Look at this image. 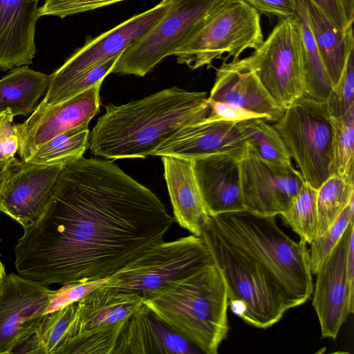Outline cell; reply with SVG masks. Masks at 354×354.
<instances>
[{"mask_svg": "<svg viewBox=\"0 0 354 354\" xmlns=\"http://www.w3.org/2000/svg\"><path fill=\"white\" fill-rule=\"evenodd\" d=\"M160 157L175 221L192 234L200 236L210 216L194 175L193 160L174 156Z\"/></svg>", "mask_w": 354, "mask_h": 354, "instance_id": "obj_22", "label": "cell"}, {"mask_svg": "<svg viewBox=\"0 0 354 354\" xmlns=\"http://www.w3.org/2000/svg\"><path fill=\"white\" fill-rule=\"evenodd\" d=\"M104 107L88 147L93 154L113 160L145 158L180 129L205 120L210 111L205 92L176 86Z\"/></svg>", "mask_w": 354, "mask_h": 354, "instance_id": "obj_2", "label": "cell"}, {"mask_svg": "<svg viewBox=\"0 0 354 354\" xmlns=\"http://www.w3.org/2000/svg\"><path fill=\"white\" fill-rule=\"evenodd\" d=\"M64 165H44L15 158L8 167L0 192V212L23 228L41 218Z\"/></svg>", "mask_w": 354, "mask_h": 354, "instance_id": "obj_13", "label": "cell"}, {"mask_svg": "<svg viewBox=\"0 0 354 354\" xmlns=\"http://www.w3.org/2000/svg\"><path fill=\"white\" fill-rule=\"evenodd\" d=\"M15 158L0 161V192L7 174L8 167Z\"/></svg>", "mask_w": 354, "mask_h": 354, "instance_id": "obj_42", "label": "cell"}, {"mask_svg": "<svg viewBox=\"0 0 354 354\" xmlns=\"http://www.w3.org/2000/svg\"><path fill=\"white\" fill-rule=\"evenodd\" d=\"M125 0H45L39 8V17L56 16L64 18L77 13L91 11Z\"/></svg>", "mask_w": 354, "mask_h": 354, "instance_id": "obj_36", "label": "cell"}, {"mask_svg": "<svg viewBox=\"0 0 354 354\" xmlns=\"http://www.w3.org/2000/svg\"><path fill=\"white\" fill-rule=\"evenodd\" d=\"M200 237L224 280L230 310L245 323L266 329L292 308L283 292L270 277L207 223Z\"/></svg>", "mask_w": 354, "mask_h": 354, "instance_id": "obj_5", "label": "cell"}, {"mask_svg": "<svg viewBox=\"0 0 354 354\" xmlns=\"http://www.w3.org/2000/svg\"><path fill=\"white\" fill-rule=\"evenodd\" d=\"M207 224L256 262L281 289L292 308L310 299L313 283L306 243L283 232L275 216L244 209L210 216Z\"/></svg>", "mask_w": 354, "mask_h": 354, "instance_id": "obj_3", "label": "cell"}, {"mask_svg": "<svg viewBox=\"0 0 354 354\" xmlns=\"http://www.w3.org/2000/svg\"><path fill=\"white\" fill-rule=\"evenodd\" d=\"M171 0H162L152 8L133 15L100 35L86 40L51 75L45 96H49L75 77L121 53L153 27L166 14Z\"/></svg>", "mask_w": 354, "mask_h": 354, "instance_id": "obj_11", "label": "cell"}, {"mask_svg": "<svg viewBox=\"0 0 354 354\" xmlns=\"http://www.w3.org/2000/svg\"><path fill=\"white\" fill-rule=\"evenodd\" d=\"M305 2L308 24L333 86L342 73L350 43L354 39L352 26L342 31L310 0Z\"/></svg>", "mask_w": 354, "mask_h": 354, "instance_id": "obj_24", "label": "cell"}, {"mask_svg": "<svg viewBox=\"0 0 354 354\" xmlns=\"http://www.w3.org/2000/svg\"><path fill=\"white\" fill-rule=\"evenodd\" d=\"M239 123L250 152L274 165H292L291 157L273 125L261 119L248 120Z\"/></svg>", "mask_w": 354, "mask_h": 354, "instance_id": "obj_27", "label": "cell"}, {"mask_svg": "<svg viewBox=\"0 0 354 354\" xmlns=\"http://www.w3.org/2000/svg\"><path fill=\"white\" fill-rule=\"evenodd\" d=\"M220 0H171L163 17L120 55L111 73L145 76L173 55Z\"/></svg>", "mask_w": 354, "mask_h": 354, "instance_id": "obj_10", "label": "cell"}, {"mask_svg": "<svg viewBox=\"0 0 354 354\" xmlns=\"http://www.w3.org/2000/svg\"><path fill=\"white\" fill-rule=\"evenodd\" d=\"M144 304L201 352L217 354L229 331V299L212 263L143 297Z\"/></svg>", "mask_w": 354, "mask_h": 354, "instance_id": "obj_4", "label": "cell"}, {"mask_svg": "<svg viewBox=\"0 0 354 354\" xmlns=\"http://www.w3.org/2000/svg\"><path fill=\"white\" fill-rule=\"evenodd\" d=\"M354 107L345 115L333 118V138L330 176L353 178Z\"/></svg>", "mask_w": 354, "mask_h": 354, "instance_id": "obj_32", "label": "cell"}, {"mask_svg": "<svg viewBox=\"0 0 354 354\" xmlns=\"http://www.w3.org/2000/svg\"><path fill=\"white\" fill-rule=\"evenodd\" d=\"M76 311L77 301L44 315L37 333L45 354H63L74 337L72 326Z\"/></svg>", "mask_w": 354, "mask_h": 354, "instance_id": "obj_31", "label": "cell"}, {"mask_svg": "<svg viewBox=\"0 0 354 354\" xmlns=\"http://www.w3.org/2000/svg\"><path fill=\"white\" fill-rule=\"evenodd\" d=\"M100 82L83 92L53 106L42 101L30 116L15 124L19 154L28 160L42 145L73 129L88 126L100 109Z\"/></svg>", "mask_w": 354, "mask_h": 354, "instance_id": "obj_15", "label": "cell"}, {"mask_svg": "<svg viewBox=\"0 0 354 354\" xmlns=\"http://www.w3.org/2000/svg\"><path fill=\"white\" fill-rule=\"evenodd\" d=\"M196 347L145 304L124 322L113 354H193Z\"/></svg>", "mask_w": 354, "mask_h": 354, "instance_id": "obj_20", "label": "cell"}, {"mask_svg": "<svg viewBox=\"0 0 354 354\" xmlns=\"http://www.w3.org/2000/svg\"><path fill=\"white\" fill-rule=\"evenodd\" d=\"M88 126L58 135L39 147L26 161L44 165L66 163L83 156L88 147Z\"/></svg>", "mask_w": 354, "mask_h": 354, "instance_id": "obj_29", "label": "cell"}, {"mask_svg": "<svg viewBox=\"0 0 354 354\" xmlns=\"http://www.w3.org/2000/svg\"><path fill=\"white\" fill-rule=\"evenodd\" d=\"M119 57L115 56L75 77L52 95L45 96L42 102L53 106L77 95L100 82H103L105 77L111 73Z\"/></svg>", "mask_w": 354, "mask_h": 354, "instance_id": "obj_35", "label": "cell"}, {"mask_svg": "<svg viewBox=\"0 0 354 354\" xmlns=\"http://www.w3.org/2000/svg\"><path fill=\"white\" fill-rule=\"evenodd\" d=\"M143 305L140 295L119 292L102 284L77 301L75 337L119 328Z\"/></svg>", "mask_w": 354, "mask_h": 354, "instance_id": "obj_23", "label": "cell"}, {"mask_svg": "<svg viewBox=\"0 0 354 354\" xmlns=\"http://www.w3.org/2000/svg\"><path fill=\"white\" fill-rule=\"evenodd\" d=\"M13 118L6 113L0 124V161L14 158L19 150V138Z\"/></svg>", "mask_w": 354, "mask_h": 354, "instance_id": "obj_40", "label": "cell"}, {"mask_svg": "<svg viewBox=\"0 0 354 354\" xmlns=\"http://www.w3.org/2000/svg\"><path fill=\"white\" fill-rule=\"evenodd\" d=\"M346 276L351 295L354 297V234L351 236L348 245L346 259Z\"/></svg>", "mask_w": 354, "mask_h": 354, "instance_id": "obj_41", "label": "cell"}, {"mask_svg": "<svg viewBox=\"0 0 354 354\" xmlns=\"http://www.w3.org/2000/svg\"><path fill=\"white\" fill-rule=\"evenodd\" d=\"M259 13L244 0H220L173 55L192 70L211 66L225 53L237 59L263 42Z\"/></svg>", "mask_w": 354, "mask_h": 354, "instance_id": "obj_6", "label": "cell"}, {"mask_svg": "<svg viewBox=\"0 0 354 354\" xmlns=\"http://www.w3.org/2000/svg\"><path fill=\"white\" fill-rule=\"evenodd\" d=\"M243 154L223 152L193 160L194 175L210 216L245 209L240 168Z\"/></svg>", "mask_w": 354, "mask_h": 354, "instance_id": "obj_17", "label": "cell"}, {"mask_svg": "<svg viewBox=\"0 0 354 354\" xmlns=\"http://www.w3.org/2000/svg\"><path fill=\"white\" fill-rule=\"evenodd\" d=\"M353 205L354 199L342 210L335 222L310 244L309 260L312 274L317 273L353 219Z\"/></svg>", "mask_w": 354, "mask_h": 354, "instance_id": "obj_33", "label": "cell"}, {"mask_svg": "<svg viewBox=\"0 0 354 354\" xmlns=\"http://www.w3.org/2000/svg\"><path fill=\"white\" fill-rule=\"evenodd\" d=\"M0 242H1V240H0ZM6 274L5 272V268H4L3 264L2 263L1 261V258H0V288L1 286L3 279Z\"/></svg>", "mask_w": 354, "mask_h": 354, "instance_id": "obj_43", "label": "cell"}, {"mask_svg": "<svg viewBox=\"0 0 354 354\" xmlns=\"http://www.w3.org/2000/svg\"><path fill=\"white\" fill-rule=\"evenodd\" d=\"M59 295L25 277L6 274L0 288V354L13 347L39 327Z\"/></svg>", "mask_w": 354, "mask_h": 354, "instance_id": "obj_12", "label": "cell"}, {"mask_svg": "<svg viewBox=\"0 0 354 354\" xmlns=\"http://www.w3.org/2000/svg\"><path fill=\"white\" fill-rule=\"evenodd\" d=\"M49 75L28 66L13 68L0 79V113L26 116L46 92Z\"/></svg>", "mask_w": 354, "mask_h": 354, "instance_id": "obj_25", "label": "cell"}, {"mask_svg": "<svg viewBox=\"0 0 354 354\" xmlns=\"http://www.w3.org/2000/svg\"><path fill=\"white\" fill-rule=\"evenodd\" d=\"M207 100L223 102L265 116L276 122L284 111L272 100L255 74L236 60L224 61L216 68V78Z\"/></svg>", "mask_w": 354, "mask_h": 354, "instance_id": "obj_21", "label": "cell"}, {"mask_svg": "<svg viewBox=\"0 0 354 354\" xmlns=\"http://www.w3.org/2000/svg\"><path fill=\"white\" fill-rule=\"evenodd\" d=\"M317 192L305 182L290 207L279 215L306 244L317 236Z\"/></svg>", "mask_w": 354, "mask_h": 354, "instance_id": "obj_30", "label": "cell"}, {"mask_svg": "<svg viewBox=\"0 0 354 354\" xmlns=\"http://www.w3.org/2000/svg\"><path fill=\"white\" fill-rule=\"evenodd\" d=\"M252 71L274 103L285 111L306 94L300 20L278 21L267 39L249 56L234 59Z\"/></svg>", "mask_w": 354, "mask_h": 354, "instance_id": "obj_8", "label": "cell"}, {"mask_svg": "<svg viewBox=\"0 0 354 354\" xmlns=\"http://www.w3.org/2000/svg\"><path fill=\"white\" fill-rule=\"evenodd\" d=\"M210 111L206 121H225L239 122L252 119H261L268 122L261 115L223 102L207 100Z\"/></svg>", "mask_w": 354, "mask_h": 354, "instance_id": "obj_38", "label": "cell"}, {"mask_svg": "<svg viewBox=\"0 0 354 354\" xmlns=\"http://www.w3.org/2000/svg\"><path fill=\"white\" fill-rule=\"evenodd\" d=\"M40 0H0V69L32 63Z\"/></svg>", "mask_w": 354, "mask_h": 354, "instance_id": "obj_19", "label": "cell"}, {"mask_svg": "<svg viewBox=\"0 0 354 354\" xmlns=\"http://www.w3.org/2000/svg\"><path fill=\"white\" fill-rule=\"evenodd\" d=\"M4 115H5V113H0V124L3 119Z\"/></svg>", "mask_w": 354, "mask_h": 354, "instance_id": "obj_44", "label": "cell"}, {"mask_svg": "<svg viewBox=\"0 0 354 354\" xmlns=\"http://www.w3.org/2000/svg\"><path fill=\"white\" fill-rule=\"evenodd\" d=\"M259 14L276 17L278 21L299 17L297 0H244Z\"/></svg>", "mask_w": 354, "mask_h": 354, "instance_id": "obj_39", "label": "cell"}, {"mask_svg": "<svg viewBox=\"0 0 354 354\" xmlns=\"http://www.w3.org/2000/svg\"><path fill=\"white\" fill-rule=\"evenodd\" d=\"M353 234V219L315 274L312 304L322 337L335 339L348 316L354 310V297L351 295L346 276V252Z\"/></svg>", "mask_w": 354, "mask_h": 354, "instance_id": "obj_16", "label": "cell"}, {"mask_svg": "<svg viewBox=\"0 0 354 354\" xmlns=\"http://www.w3.org/2000/svg\"><path fill=\"white\" fill-rule=\"evenodd\" d=\"M174 216L113 162L66 163L46 211L15 247L18 274L41 285L105 279L164 241Z\"/></svg>", "mask_w": 354, "mask_h": 354, "instance_id": "obj_1", "label": "cell"}, {"mask_svg": "<svg viewBox=\"0 0 354 354\" xmlns=\"http://www.w3.org/2000/svg\"><path fill=\"white\" fill-rule=\"evenodd\" d=\"M353 199V178L331 175L321 185L317 192V237L335 222Z\"/></svg>", "mask_w": 354, "mask_h": 354, "instance_id": "obj_28", "label": "cell"}, {"mask_svg": "<svg viewBox=\"0 0 354 354\" xmlns=\"http://www.w3.org/2000/svg\"><path fill=\"white\" fill-rule=\"evenodd\" d=\"M304 181L315 189L330 176L333 118L326 102L304 94L273 125Z\"/></svg>", "mask_w": 354, "mask_h": 354, "instance_id": "obj_7", "label": "cell"}, {"mask_svg": "<svg viewBox=\"0 0 354 354\" xmlns=\"http://www.w3.org/2000/svg\"><path fill=\"white\" fill-rule=\"evenodd\" d=\"M212 263L202 239L190 234L149 248L107 278L103 285L143 297L165 283Z\"/></svg>", "mask_w": 354, "mask_h": 354, "instance_id": "obj_9", "label": "cell"}, {"mask_svg": "<svg viewBox=\"0 0 354 354\" xmlns=\"http://www.w3.org/2000/svg\"><path fill=\"white\" fill-rule=\"evenodd\" d=\"M325 102L333 118L343 116L354 107V39L350 43L342 73Z\"/></svg>", "mask_w": 354, "mask_h": 354, "instance_id": "obj_34", "label": "cell"}, {"mask_svg": "<svg viewBox=\"0 0 354 354\" xmlns=\"http://www.w3.org/2000/svg\"><path fill=\"white\" fill-rule=\"evenodd\" d=\"M247 150L239 122L204 120L178 130L151 156H174L194 160L217 153L243 154Z\"/></svg>", "mask_w": 354, "mask_h": 354, "instance_id": "obj_18", "label": "cell"}, {"mask_svg": "<svg viewBox=\"0 0 354 354\" xmlns=\"http://www.w3.org/2000/svg\"><path fill=\"white\" fill-rule=\"evenodd\" d=\"M240 168L245 209L263 216L286 211L305 183L292 165L270 163L248 149L241 158Z\"/></svg>", "mask_w": 354, "mask_h": 354, "instance_id": "obj_14", "label": "cell"}, {"mask_svg": "<svg viewBox=\"0 0 354 354\" xmlns=\"http://www.w3.org/2000/svg\"><path fill=\"white\" fill-rule=\"evenodd\" d=\"M340 30L346 31L354 19L353 0H310Z\"/></svg>", "mask_w": 354, "mask_h": 354, "instance_id": "obj_37", "label": "cell"}, {"mask_svg": "<svg viewBox=\"0 0 354 354\" xmlns=\"http://www.w3.org/2000/svg\"><path fill=\"white\" fill-rule=\"evenodd\" d=\"M304 44L306 95L325 102L333 87L308 21L305 0H297Z\"/></svg>", "mask_w": 354, "mask_h": 354, "instance_id": "obj_26", "label": "cell"}]
</instances>
